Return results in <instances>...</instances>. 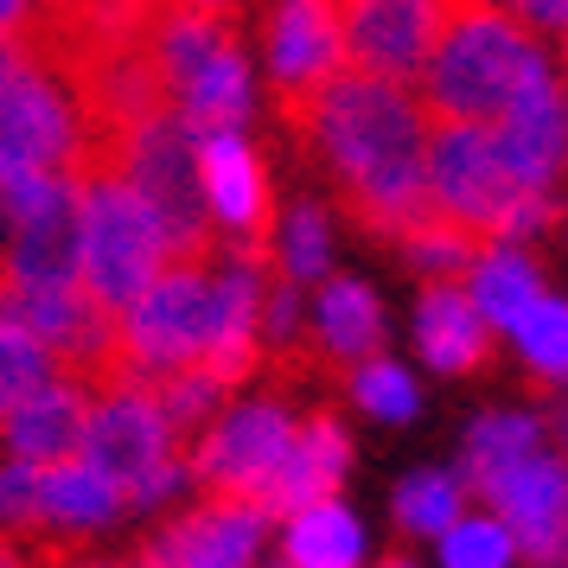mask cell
<instances>
[{
    "instance_id": "f1b7e54d",
    "label": "cell",
    "mask_w": 568,
    "mask_h": 568,
    "mask_svg": "<svg viewBox=\"0 0 568 568\" xmlns=\"http://www.w3.org/2000/svg\"><path fill=\"white\" fill-rule=\"evenodd\" d=\"M517 562V542L498 517H454L440 530V568H505Z\"/></svg>"
},
{
    "instance_id": "5bb4252c",
    "label": "cell",
    "mask_w": 568,
    "mask_h": 568,
    "mask_svg": "<svg viewBox=\"0 0 568 568\" xmlns=\"http://www.w3.org/2000/svg\"><path fill=\"white\" fill-rule=\"evenodd\" d=\"M486 505H498V524L511 530L517 562L542 568L568 556V460L549 447H530L524 460H511L505 473H491L479 486Z\"/></svg>"
},
{
    "instance_id": "3957f363",
    "label": "cell",
    "mask_w": 568,
    "mask_h": 568,
    "mask_svg": "<svg viewBox=\"0 0 568 568\" xmlns=\"http://www.w3.org/2000/svg\"><path fill=\"white\" fill-rule=\"evenodd\" d=\"M154 52L166 103L199 134H231L250 122V58L236 39V13L199 7V0H160Z\"/></svg>"
},
{
    "instance_id": "1f68e13d",
    "label": "cell",
    "mask_w": 568,
    "mask_h": 568,
    "mask_svg": "<svg viewBox=\"0 0 568 568\" xmlns=\"http://www.w3.org/2000/svg\"><path fill=\"white\" fill-rule=\"evenodd\" d=\"M511 20H524V27H556L568 32V0H498Z\"/></svg>"
},
{
    "instance_id": "d4e9b609",
    "label": "cell",
    "mask_w": 568,
    "mask_h": 568,
    "mask_svg": "<svg viewBox=\"0 0 568 568\" xmlns=\"http://www.w3.org/2000/svg\"><path fill=\"white\" fill-rule=\"evenodd\" d=\"M530 447H542L537 415H479V422L466 428V486L479 491L491 473H505L511 460H524Z\"/></svg>"
},
{
    "instance_id": "d590c367",
    "label": "cell",
    "mask_w": 568,
    "mask_h": 568,
    "mask_svg": "<svg viewBox=\"0 0 568 568\" xmlns=\"http://www.w3.org/2000/svg\"><path fill=\"white\" fill-rule=\"evenodd\" d=\"M71 568H122V562H71Z\"/></svg>"
},
{
    "instance_id": "e575fe53",
    "label": "cell",
    "mask_w": 568,
    "mask_h": 568,
    "mask_svg": "<svg viewBox=\"0 0 568 568\" xmlns=\"http://www.w3.org/2000/svg\"><path fill=\"white\" fill-rule=\"evenodd\" d=\"M199 7H224V13H236V0H199Z\"/></svg>"
},
{
    "instance_id": "ac0fdd59",
    "label": "cell",
    "mask_w": 568,
    "mask_h": 568,
    "mask_svg": "<svg viewBox=\"0 0 568 568\" xmlns=\"http://www.w3.org/2000/svg\"><path fill=\"white\" fill-rule=\"evenodd\" d=\"M345 466H352V435L338 428L333 409H313L307 422H294V440H287V454L275 460V473L262 479L256 517H294L320 505V498H338V479H345Z\"/></svg>"
},
{
    "instance_id": "cb8c5ba5",
    "label": "cell",
    "mask_w": 568,
    "mask_h": 568,
    "mask_svg": "<svg viewBox=\"0 0 568 568\" xmlns=\"http://www.w3.org/2000/svg\"><path fill=\"white\" fill-rule=\"evenodd\" d=\"M511 338H517V352H524V364H530V396H549L568 377V301L537 294L511 320Z\"/></svg>"
},
{
    "instance_id": "836d02e7",
    "label": "cell",
    "mask_w": 568,
    "mask_h": 568,
    "mask_svg": "<svg viewBox=\"0 0 568 568\" xmlns=\"http://www.w3.org/2000/svg\"><path fill=\"white\" fill-rule=\"evenodd\" d=\"M377 568H415V562H409V549H403V542H389L384 562H377Z\"/></svg>"
},
{
    "instance_id": "4fadbf2b",
    "label": "cell",
    "mask_w": 568,
    "mask_h": 568,
    "mask_svg": "<svg viewBox=\"0 0 568 568\" xmlns=\"http://www.w3.org/2000/svg\"><path fill=\"white\" fill-rule=\"evenodd\" d=\"M262 45H268V103H275V122H294L345 71L326 0H275L268 20H262Z\"/></svg>"
},
{
    "instance_id": "9a60e30c",
    "label": "cell",
    "mask_w": 568,
    "mask_h": 568,
    "mask_svg": "<svg viewBox=\"0 0 568 568\" xmlns=\"http://www.w3.org/2000/svg\"><path fill=\"white\" fill-rule=\"evenodd\" d=\"M345 71L409 83L440 32V0H326Z\"/></svg>"
},
{
    "instance_id": "5b68a950",
    "label": "cell",
    "mask_w": 568,
    "mask_h": 568,
    "mask_svg": "<svg viewBox=\"0 0 568 568\" xmlns=\"http://www.w3.org/2000/svg\"><path fill=\"white\" fill-rule=\"evenodd\" d=\"M428 199L491 243H517L562 224V205L549 192H524L498 166L486 122H428Z\"/></svg>"
},
{
    "instance_id": "d6a6232c",
    "label": "cell",
    "mask_w": 568,
    "mask_h": 568,
    "mask_svg": "<svg viewBox=\"0 0 568 568\" xmlns=\"http://www.w3.org/2000/svg\"><path fill=\"white\" fill-rule=\"evenodd\" d=\"M27 13H32V0H0V39H13L27 27Z\"/></svg>"
},
{
    "instance_id": "4dcf8cb0",
    "label": "cell",
    "mask_w": 568,
    "mask_h": 568,
    "mask_svg": "<svg viewBox=\"0 0 568 568\" xmlns=\"http://www.w3.org/2000/svg\"><path fill=\"white\" fill-rule=\"evenodd\" d=\"M39 466L0 460V537H39Z\"/></svg>"
},
{
    "instance_id": "4316f807",
    "label": "cell",
    "mask_w": 568,
    "mask_h": 568,
    "mask_svg": "<svg viewBox=\"0 0 568 568\" xmlns=\"http://www.w3.org/2000/svg\"><path fill=\"white\" fill-rule=\"evenodd\" d=\"M345 389H352V403H358L364 415H377V422H409V415L422 409L415 377L403 371V364H389L384 352L364 358V364H352V371H345Z\"/></svg>"
},
{
    "instance_id": "9c48e42d",
    "label": "cell",
    "mask_w": 568,
    "mask_h": 568,
    "mask_svg": "<svg viewBox=\"0 0 568 568\" xmlns=\"http://www.w3.org/2000/svg\"><path fill=\"white\" fill-rule=\"evenodd\" d=\"M7 224V275L13 287H78L83 282V199L71 173H20L0 180Z\"/></svg>"
},
{
    "instance_id": "2e32d148",
    "label": "cell",
    "mask_w": 568,
    "mask_h": 568,
    "mask_svg": "<svg viewBox=\"0 0 568 568\" xmlns=\"http://www.w3.org/2000/svg\"><path fill=\"white\" fill-rule=\"evenodd\" d=\"M262 530H268V517H256L250 505L199 498L192 511L166 517L122 568H250V556L262 549Z\"/></svg>"
},
{
    "instance_id": "7c38bea8",
    "label": "cell",
    "mask_w": 568,
    "mask_h": 568,
    "mask_svg": "<svg viewBox=\"0 0 568 568\" xmlns=\"http://www.w3.org/2000/svg\"><path fill=\"white\" fill-rule=\"evenodd\" d=\"M199 185H205L211 217L231 231V256L243 262H275V236H282V205L262 154L243 134H199Z\"/></svg>"
},
{
    "instance_id": "52a82bcc",
    "label": "cell",
    "mask_w": 568,
    "mask_h": 568,
    "mask_svg": "<svg viewBox=\"0 0 568 568\" xmlns=\"http://www.w3.org/2000/svg\"><path fill=\"white\" fill-rule=\"evenodd\" d=\"M78 199H83V287L109 313H122L166 268L160 217L122 173H83Z\"/></svg>"
},
{
    "instance_id": "484cf974",
    "label": "cell",
    "mask_w": 568,
    "mask_h": 568,
    "mask_svg": "<svg viewBox=\"0 0 568 568\" xmlns=\"http://www.w3.org/2000/svg\"><path fill=\"white\" fill-rule=\"evenodd\" d=\"M389 517L403 537H440L460 517V479L454 473H409L389 498Z\"/></svg>"
},
{
    "instance_id": "7402d4cb",
    "label": "cell",
    "mask_w": 568,
    "mask_h": 568,
    "mask_svg": "<svg viewBox=\"0 0 568 568\" xmlns=\"http://www.w3.org/2000/svg\"><path fill=\"white\" fill-rule=\"evenodd\" d=\"M282 556H287V568H358L364 530H358V517L345 511L338 498H320V505H307V511L287 517Z\"/></svg>"
},
{
    "instance_id": "277c9868",
    "label": "cell",
    "mask_w": 568,
    "mask_h": 568,
    "mask_svg": "<svg viewBox=\"0 0 568 568\" xmlns=\"http://www.w3.org/2000/svg\"><path fill=\"white\" fill-rule=\"evenodd\" d=\"M115 173L148 199V211L160 217V236H166V262L180 268H211L224 256V231L205 205V185H199V129L160 109L141 129H129L122 154H115Z\"/></svg>"
},
{
    "instance_id": "e0dca14e",
    "label": "cell",
    "mask_w": 568,
    "mask_h": 568,
    "mask_svg": "<svg viewBox=\"0 0 568 568\" xmlns=\"http://www.w3.org/2000/svg\"><path fill=\"white\" fill-rule=\"evenodd\" d=\"M486 129H491L498 166H505L524 192H549V180L568 166V103H562L556 71L530 78L511 103H505V115L486 122Z\"/></svg>"
},
{
    "instance_id": "30bf717a",
    "label": "cell",
    "mask_w": 568,
    "mask_h": 568,
    "mask_svg": "<svg viewBox=\"0 0 568 568\" xmlns=\"http://www.w3.org/2000/svg\"><path fill=\"white\" fill-rule=\"evenodd\" d=\"M71 160H78V109L64 83L20 39H0V180L71 173Z\"/></svg>"
},
{
    "instance_id": "8992f818",
    "label": "cell",
    "mask_w": 568,
    "mask_h": 568,
    "mask_svg": "<svg viewBox=\"0 0 568 568\" xmlns=\"http://www.w3.org/2000/svg\"><path fill=\"white\" fill-rule=\"evenodd\" d=\"M211 268L166 262L154 282L141 287V301L122 307V320H115V371H122V384H148L160 371H180V364L205 358L211 320H217V282H211Z\"/></svg>"
},
{
    "instance_id": "8fae6325",
    "label": "cell",
    "mask_w": 568,
    "mask_h": 568,
    "mask_svg": "<svg viewBox=\"0 0 568 568\" xmlns=\"http://www.w3.org/2000/svg\"><path fill=\"white\" fill-rule=\"evenodd\" d=\"M294 440V415L282 409V396H262L243 409L217 415L205 435L185 447V479L205 498H231V505H256L262 479L275 473V460Z\"/></svg>"
},
{
    "instance_id": "f546056e",
    "label": "cell",
    "mask_w": 568,
    "mask_h": 568,
    "mask_svg": "<svg viewBox=\"0 0 568 568\" xmlns=\"http://www.w3.org/2000/svg\"><path fill=\"white\" fill-rule=\"evenodd\" d=\"M275 262H282L294 282H313V275H326V262H333L326 211H320V205H294V217H287L282 236H275Z\"/></svg>"
},
{
    "instance_id": "d6986e66",
    "label": "cell",
    "mask_w": 568,
    "mask_h": 568,
    "mask_svg": "<svg viewBox=\"0 0 568 568\" xmlns=\"http://www.w3.org/2000/svg\"><path fill=\"white\" fill-rule=\"evenodd\" d=\"M90 389L71 384V377H52L45 389H32L20 409L0 422V440H7V460L20 466H58L78 460L83 428H90Z\"/></svg>"
},
{
    "instance_id": "603a6c76",
    "label": "cell",
    "mask_w": 568,
    "mask_h": 568,
    "mask_svg": "<svg viewBox=\"0 0 568 568\" xmlns=\"http://www.w3.org/2000/svg\"><path fill=\"white\" fill-rule=\"evenodd\" d=\"M473 307L486 313V326H511L517 313L537 301V262L524 256V250H511V243H491L486 256L473 262Z\"/></svg>"
},
{
    "instance_id": "8d00e7d4",
    "label": "cell",
    "mask_w": 568,
    "mask_h": 568,
    "mask_svg": "<svg viewBox=\"0 0 568 568\" xmlns=\"http://www.w3.org/2000/svg\"><path fill=\"white\" fill-rule=\"evenodd\" d=\"M542 568H568V556H556V562H542Z\"/></svg>"
},
{
    "instance_id": "ffe728a7",
    "label": "cell",
    "mask_w": 568,
    "mask_h": 568,
    "mask_svg": "<svg viewBox=\"0 0 568 568\" xmlns=\"http://www.w3.org/2000/svg\"><path fill=\"white\" fill-rule=\"evenodd\" d=\"M415 345L422 358L447 371V377H473L491 364V326L486 313L473 307V294L460 282H422V301H415Z\"/></svg>"
},
{
    "instance_id": "83f0119b",
    "label": "cell",
    "mask_w": 568,
    "mask_h": 568,
    "mask_svg": "<svg viewBox=\"0 0 568 568\" xmlns=\"http://www.w3.org/2000/svg\"><path fill=\"white\" fill-rule=\"evenodd\" d=\"M58 377L52 352L27 333V326H13V320H0V422L27 403L32 389H45Z\"/></svg>"
},
{
    "instance_id": "ba28073f",
    "label": "cell",
    "mask_w": 568,
    "mask_h": 568,
    "mask_svg": "<svg viewBox=\"0 0 568 568\" xmlns=\"http://www.w3.org/2000/svg\"><path fill=\"white\" fill-rule=\"evenodd\" d=\"M78 454L103 473L109 486H122L129 505H160L166 491L185 486V447L173 440L160 403L141 384L103 389L90 403V428H83Z\"/></svg>"
},
{
    "instance_id": "6da1fadb",
    "label": "cell",
    "mask_w": 568,
    "mask_h": 568,
    "mask_svg": "<svg viewBox=\"0 0 568 568\" xmlns=\"http://www.w3.org/2000/svg\"><path fill=\"white\" fill-rule=\"evenodd\" d=\"M282 134L294 141V154L333 180L345 224L371 243L396 250V236L435 205L428 199V109L409 83L338 71L294 122H282Z\"/></svg>"
},
{
    "instance_id": "7a4b0ae2",
    "label": "cell",
    "mask_w": 568,
    "mask_h": 568,
    "mask_svg": "<svg viewBox=\"0 0 568 568\" xmlns=\"http://www.w3.org/2000/svg\"><path fill=\"white\" fill-rule=\"evenodd\" d=\"M542 71H549L542 45L498 0H447L435 45L415 71L422 78L415 97L428 122H498L505 103Z\"/></svg>"
},
{
    "instance_id": "44dd1931",
    "label": "cell",
    "mask_w": 568,
    "mask_h": 568,
    "mask_svg": "<svg viewBox=\"0 0 568 568\" xmlns=\"http://www.w3.org/2000/svg\"><path fill=\"white\" fill-rule=\"evenodd\" d=\"M129 511L122 486H109L97 466L83 460H58V466H39V517L45 530H71V537H90L115 517Z\"/></svg>"
}]
</instances>
